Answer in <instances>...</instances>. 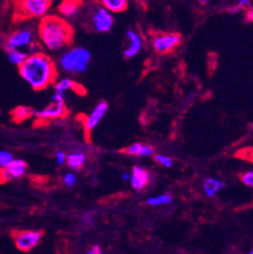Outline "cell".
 <instances>
[{"instance_id": "14", "label": "cell", "mask_w": 253, "mask_h": 254, "mask_svg": "<svg viewBox=\"0 0 253 254\" xmlns=\"http://www.w3.org/2000/svg\"><path fill=\"white\" fill-rule=\"evenodd\" d=\"M83 5V0H62L58 6L59 13L67 18L76 16Z\"/></svg>"}, {"instance_id": "34", "label": "cell", "mask_w": 253, "mask_h": 254, "mask_svg": "<svg viewBox=\"0 0 253 254\" xmlns=\"http://www.w3.org/2000/svg\"><path fill=\"white\" fill-rule=\"evenodd\" d=\"M252 128H253V124H252Z\"/></svg>"}, {"instance_id": "26", "label": "cell", "mask_w": 253, "mask_h": 254, "mask_svg": "<svg viewBox=\"0 0 253 254\" xmlns=\"http://www.w3.org/2000/svg\"><path fill=\"white\" fill-rule=\"evenodd\" d=\"M63 183L67 187H70V188L74 187L76 183H77V176H76V174L73 172H68L64 175Z\"/></svg>"}, {"instance_id": "15", "label": "cell", "mask_w": 253, "mask_h": 254, "mask_svg": "<svg viewBox=\"0 0 253 254\" xmlns=\"http://www.w3.org/2000/svg\"><path fill=\"white\" fill-rule=\"evenodd\" d=\"M123 153H126L131 156H139V157H151L155 155V149L147 144L143 143H134L130 147L125 149Z\"/></svg>"}, {"instance_id": "32", "label": "cell", "mask_w": 253, "mask_h": 254, "mask_svg": "<svg viewBox=\"0 0 253 254\" xmlns=\"http://www.w3.org/2000/svg\"><path fill=\"white\" fill-rule=\"evenodd\" d=\"M198 3L200 5H207L209 3V0H198Z\"/></svg>"}, {"instance_id": "16", "label": "cell", "mask_w": 253, "mask_h": 254, "mask_svg": "<svg viewBox=\"0 0 253 254\" xmlns=\"http://www.w3.org/2000/svg\"><path fill=\"white\" fill-rule=\"evenodd\" d=\"M92 1L105 7L112 13L123 12L129 6V0H92Z\"/></svg>"}, {"instance_id": "18", "label": "cell", "mask_w": 253, "mask_h": 254, "mask_svg": "<svg viewBox=\"0 0 253 254\" xmlns=\"http://www.w3.org/2000/svg\"><path fill=\"white\" fill-rule=\"evenodd\" d=\"M54 88H55V91L62 92L64 94L68 90H73V91L77 92L79 94H81L82 91L85 92L81 85H79L78 83H76L75 81H73L69 78H65V79H62V80L58 81L57 83H54Z\"/></svg>"}, {"instance_id": "12", "label": "cell", "mask_w": 253, "mask_h": 254, "mask_svg": "<svg viewBox=\"0 0 253 254\" xmlns=\"http://www.w3.org/2000/svg\"><path fill=\"white\" fill-rule=\"evenodd\" d=\"M126 39L129 41V45L124 50L123 55L126 59H132L136 57L143 47L142 38L138 33L133 30H129L126 32Z\"/></svg>"}, {"instance_id": "27", "label": "cell", "mask_w": 253, "mask_h": 254, "mask_svg": "<svg viewBox=\"0 0 253 254\" xmlns=\"http://www.w3.org/2000/svg\"><path fill=\"white\" fill-rule=\"evenodd\" d=\"M56 159H57V163H58L59 165H62V164H64V163L66 162L67 156H66V154L64 153V152L59 151L58 153L56 154Z\"/></svg>"}, {"instance_id": "8", "label": "cell", "mask_w": 253, "mask_h": 254, "mask_svg": "<svg viewBox=\"0 0 253 254\" xmlns=\"http://www.w3.org/2000/svg\"><path fill=\"white\" fill-rule=\"evenodd\" d=\"M44 233L41 231H13L11 237L14 241L16 248L22 252H29L33 250L41 241Z\"/></svg>"}, {"instance_id": "33", "label": "cell", "mask_w": 253, "mask_h": 254, "mask_svg": "<svg viewBox=\"0 0 253 254\" xmlns=\"http://www.w3.org/2000/svg\"><path fill=\"white\" fill-rule=\"evenodd\" d=\"M249 253H250V254H253V247H252V250H250Z\"/></svg>"}, {"instance_id": "11", "label": "cell", "mask_w": 253, "mask_h": 254, "mask_svg": "<svg viewBox=\"0 0 253 254\" xmlns=\"http://www.w3.org/2000/svg\"><path fill=\"white\" fill-rule=\"evenodd\" d=\"M109 110V104L107 101L103 100L95 106V108L92 110L91 114L85 119L84 121V127L86 131L90 132L92 131L95 127L103 120V118L106 116L107 112Z\"/></svg>"}, {"instance_id": "23", "label": "cell", "mask_w": 253, "mask_h": 254, "mask_svg": "<svg viewBox=\"0 0 253 254\" xmlns=\"http://www.w3.org/2000/svg\"><path fill=\"white\" fill-rule=\"evenodd\" d=\"M13 160V156L10 152L0 151V167H7Z\"/></svg>"}, {"instance_id": "10", "label": "cell", "mask_w": 253, "mask_h": 254, "mask_svg": "<svg viewBox=\"0 0 253 254\" xmlns=\"http://www.w3.org/2000/svg\"><path fill=\"white\" fill-rule=\"evenodd\" d=\"M28 165L23 160H13L7 167H0V184L19 179L27 172Z\"/></svg>"}, {"instance_id": "22", "label": "cell", "mask_w": 253, "mask_h": 254, "mask_svg": "<svg viewBox=\"0 0 253 254\" xmlns=\"http://www.w3.org/2000/svg\"><path fill=\"white\" fill-rule=\"evenodd\" d=\"M7 56H8V59H9L10 63H12L13 65L19 66L23 63V61L25 59H27L28 54L24 53V52H21V51L16 49V50L7 51Z\"/></svg>"}, {"instance_id": "2", "label": "cell", "mask_w": 253, "mask_h": 254, "mask_svg": "<svg viewBox=\"0 0 253 254\" xmlns=\"http://www.w3.org/2000/svg\"><path fill=\"white\" fill-rule=\"evenodd\" d=\"M38 34L43 45L51 51L71 46L74 39L72 25L58 15L43 16L39 23Z\"/></svg>"}, {"instance_id": "24", "label": "cell", "mask_w": 253, "mask_h": 254, "mask_svg": "<svg viewBox=\"0 0 253 254\" xmlns=\"http://www.w3.org/2000/svg\"><path fill=\"white\" fill-rule=\"evenodd\" d=\"M154 160L161 166H164L167 168H169L173 165V159L171 157L163 155V154H155Z\"/></svg>"}, {"instance_id": "30", "label": "cell", "mask_w": 253, "mask_h": 254, "mask_svg": "<svg viewBox=\"0 0 253 254\" xmlns=\"http://www.w3.org/2000/svg\"><path fill=\"white\" fill-rule=\"evenodd\" d=\"M121 176H122V180L124 182H130V180H131V173L130 172L124 171V172H122Z\"/></svg>"}, {"instance_id": "7", "label": "cell", "mask_w": 253, "mask_h": 254, "mask_svg": "<svg viewBox=\"0 0 253 254\" xmlns=\"http://www.w3.org/2000/svg\"><path fill=\"white\" fill-rule=\"evenodd\" d=\"M183 41L182 35L177 33H161L153 37L152 46L156 53L167 54L179 47Z\"/></svg>"}, {"instance_id": "21", "label": "cell", "mask_w": 253, "mask_h": 254, "mask_svg": "<svg viewBox=\"0 0 253 254\" xmlns=\"http://www.w3.org/2000/svg\"><path fill=\"white\" fill-rule=\"evenodd\" d=\"M171 202H172V196L167 193L156 195V196H151L147 199V204L152 207L165 206V205L171 204Z\"/></svg>"}, {"instance_id": "25", "label": "cell", "mask_w": 253, "mask_h": 254, "mask_svg": "<svg viewBox=\"0 0 253 254\" xmlns=\"http://www.w3.org/2000/svg\"><path fill=\"white\" fill-rule=\"evenodd\" d=\"M240 180H241V182L244 186L253 189V170H249V171L244 172L240 176Z\"/></svg>"}, {"instance_id": "29", "label": "cell", "mask_w": 253, "mask_h": 254, "mask_svg": "<svg viewBox=\"0 0 253 254\" xmlns=\"http://www.w3.org/2000/svg\"><path fill=\"white\" fill-rule=\"evenodd\" d=\"M88 254H100L101 253V250H100V247L97 246V245H94L92 246L88 251H87Z\"/></svg>"}, {"instance_id": "19", "label": "cell", "mask_w": 253, "mask_h": 254, "mask_svg": "<svg viewBox=\"0 0 253 254\" xmlns=\"http://www.w3.org/2000/svg\"><path fill=\"white\" fill-rule=\"evenodd\" d=\"M33 110L29 107H17L11 111V118L14 123L19 124L25 120L30 119L33 116Z\"/></svg>"}, {"instance_id": "9", "label": "cell", "mask_w": 253, "mask_h": 254, "mask_svg": "<svg viewBox=\"0 0 253 254\" xmlns=\"http://www.w3.org/2000/svg\"><path fill=\"white\" fill-rule=\"evenodd\" d=\"M33 42H34L33 33L28 29H23L10 34L5 39L4 48L6 51L16 50V49L19 50L20 48L31 46Z\"/></svg>"}, {"instance_id": "6", "label": "cell", "mask_w": 253, "mask_h": 254, "mask_svg": "<svg viewBox=\"0 0 253 254\" xmlns=\"http://www.w3.org/2000/svg\"><path fill=\"white\" fill-rule=\"evenodd\" d=\"M90 12V27L96 33H108L112 30L115 18L111 11L96 3Z\"/></svg>"}, {"instance_id": "20", "label": "cell", "mask_w": 253, "mask_h": 254, "mask_svg": "<svg viewBox=\"0 0 253 254\" xmlns=\"http://www.w3.org/2000/svg\"><path fill=\"white\" fill-rule=\"evenodd\" d=\"M86 161V156L82 152H78V153H72L69 156H67V164L69 167L73 169H79L81 168Z\"/></svg>"}, {"instance_id": "13", "label": "cell", "mask_w": 253, "mask_h": 254, "mask_svg": "<svg viewBox=\"0 0 253 254\" xmlns=\"http://www.w3.org/2000/svg\"><path fill=\"white\" fill-rule=\"evenodd\" d=\"M151 180V175L147 169L142 166H134L131 173V187L135 190H142L145 189Z\"/></svg>"}, {"instance_id": "1", "label": "cell", "mask_w": 253, "mask_h": 254, "mask_svg": "<svg viewBox=\"0 0 253 254\" xmlns=\"http://www.w3.org/2000/svg\"><path fill=\"white\" fill-rule=\"evenodd\" d=\"M22 79L36 91H41L56 82L58 77L57 66L48 55L35 52L28 55L27 59L18 66Z\"/></svg>"}, {"instance_id": "17", "label": "cell", "mask_w": 253, "mask_h": 254, "mask_svg": "<svg viewBox=\"0 0 253 254\" xmlns=\"http://www.w3.org/2000/svg\"><path fill=\"white\" fill-rule=\"evenodd\" d=\"M225 188L226 184L221 180L215 179V177H209V179L205 180L204 184H202V190H204L205 194L210 197L216 196Z\"/></svg>"}, {"instance_id": "4", "label": "cell", "mask_w": 253, "mask_h": 254, "mask_svg": "<svg viewBox=\"0 0 253 254\" xmlns=\"http://www.w3.org/2000/svg\"><path fill=\"white\" fill-rule=\"evenodd\" d=\"M91 54L85 48H73L60 58L61 67L69 72L74 74L83 73L90 62Z\"/></svg>"}, {"instance_id": "28", "label": "cell", "mask_w": 253, "mask_h": 254, "mask_svg": "<svg viewBox=\"0 0 253 254\" xmlns=\"http://www.w3.org/2000/svg\"><path fill=\"white\" fill-rule=\"evenodd\" d=\"M242 9H243L242 7H240L239 5L236 4V5H234V6H231L230 8H228V12L231 13V14H235V13L240 12Z\"/></svg>"}, {"instance_id": "5", "label": "cell", "mask_w": 253, "mask_h": 254, "mask_svg": "<svg viewBox=\"0 0 253 254\" xmlns=\"http://www.w3.org/2000/svg\"><path fill=\"white\" fill-rule=\"evenodd\" d=\"M68 114L67 107L65 105L64 93L55 91L52 96V103L42 111H35L36 117L41 121H49L65 118Z\"/></svg>"}, {"instance_id": "31", "label": "cell", "mask_w": 253, "mask_h": 254, "mask_svg": "<svg viewBox=\"0 0 253 254\" xmlns=\"http://www.w3.org/2000/svg\"><path fill=\"white\" fill-rule=\"evenodd\" d=\"M250 1H251V0H238L237 5H239L240 7L244 8V7H246V6H248L250 4Z\"/></svg>"}, {"instance_id": "3", "label": "cell", "mask_w": 253, "mask_h": 254, "mask_svg": "<svg viewBox=\"0 0 253 254\" xmlns=\"http://www.w3.org/2000/svg\"><path fill=\"white\" fill-rule=\"evenodd\" d=\"M12 22H22L47 15L53 0H6Z\"/></svg>"}]
</instances>
